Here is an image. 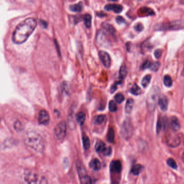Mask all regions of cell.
I'll return each instance as SVG.
<instances>
[{"mask_svg":"<svg viewBox=\"0 0 184 184\" xmlns=\"http://www.w3.org/2000/svg\"><path fill=\"white\" fill-rule=\"evenodd\" d=\"M184 28V21L182 20H177L172 22L162 23L157 24L154 26V29L156 30H176L183 29Z\"/></svg>","mask_w":184,"mask_h":184,"instance_id":"cell-5","label":"cell"},{"mask_svg":"<svg viewBox=\"0 0 184 184\" xmlns=\"http://www.w3.org/2000/svg\"><path fill=\"white\" fill-rule=\"evenodd\" d=\"M116 21L117 23H118V24H121V23H125V19L122 16H117L116 18Z\"/></svg>","mask_w":184,"mask_h":184,"instance_id":"cell-40","label":"cell"},{"mask_svg":"<svg viewBox=\"0 0 184 184\" xmlns=\"http://www.w3.org/2000/svg\"><path fill=\"white\" fill-rule=\"evenodd\" d=\"M107 141L110 143H113L115 139V131L113 127H109L107 135Z\"/></svg>","mask_w":184,"mask_h":184,"instance_id":"cell-22","label":"cell"},{"mask_svg":"<svg viewBox=\"0 0 184 184\" xmlns=\"http://www.w3.org/2000/svg\"><path fill=\"white\" fill-rule=\"evenodd\" d=\"M135 29L137 31H141L143 29V26L140 23H138L135 25Z\"/></svg>","mask_w":184,"mask_h":184,"instance_id":"cell-41","label":"cell"},{"mask_svg":"<svg viewBox=\"0 0 184 184\" xmlns=\"http://www.w3.org/2000/svg\"><path fill=\"white\" fill-rule=\"evenodd\" d=\"M54 42H55V44H56V46H57V47H58V44L57 43V42H56V40H54ZM58 52H59V53L60 54V50L59 47H58Z\"/></svg>","mask_w":184,"mask_h":184,"instance_id":"cell-45","label":"cell"},{"mask_svg":"<svg viewBox=\"0 0 184 184\" xmlns=\"http://www.w3.org/2000/svg\"><path fill=\"white\" fill-rule=\"evenodd\" d=\"M151 64V63L149 61V60H146L142 64V67H141V69L142 70H144V69H146L147 68H150Z\"/></svg>","mask_w":184,"mask_h":184,"instance_id":"cell-38","label":"cell"},{"mask_svg":"<svg viewBox=\"0 0 184 184\" xmlns=\"http://www.w3.org/2000/svg\"><path fill=\"white\" fill-rule=\"evenodd\" d=\"M162 127V120H161V119L159 118L158 119V121H157V132L158 133L160 132L161 129Z\"/></svg>","mask_w":184,"mask_h":184,"instance_id":"cell-39","label":"cell"},{"mask_svg":"<svg viewBox=\"0 0 184 184\" xmlns=\"http://www.w3.org/2000/svg\"><path fill=\"white\" fill-rule=\"evenodd\" d=\"M95 148L96 151L98 152V153L104 154L107 147L102 141H98L95 144Z\"/></svg>","mask_w":184,"mask_h":184,"instance_id":"cell-13","label":"cell"},{"mask_svg":"<svg viewBox=\"0 0 184 184\" xmlns=\"http://www.w3.org/2000/svg\"><path fill=\"white\" fill-rule=\"evenodd\" d=\"M182 159H183V162H184V153L183 154V156H182Z\"/></svg>","mask_w":184,"mask_h":184,"instance_id":"cell-46","label":"cell"},{"mask_svg":"<svg viewBox=\"0 0 184 184\" xmlns=\"http://www.w3.org/2000/svg\"><path fill=\"white\" fill-rule=\"evenodd\" d=\"M164 84L166 87H171L172 85V80L169 75H165L164 77Z\"/></svg>","mask_w":184,"mask_h":184,"instance_id":"cell-31","label":"cell"},{"mask_svg":"<svg viewBox=\"0 0 184 184\" xmlns=\"http://www.w3.org/2000/svg\"><path fill=\"white\" fill-rule=\"evenodd\" d=\"M130 92L133 95L138 96L141 94L142 91L141 88L138 87L137 84H134L132 88L130 89Z\"/></svg>","mask_w":184,"mask_h":184,"instance_id":"cell-27","label":"cell"},{"mask_svg":"<svg viewBox=\"0 0 184 184\" xmlns=\"http://www.w3.org/2000/svg\"><path fill=\"white\" fill-rule=\"evenodd\" d=\"M21 126H22V124L19 121L16 122L14 124V127L16 130H20L21 129Z\"/></svg>","mask_w":184,"mask_h":184,"instance_id":"cell-43","label":"cell"},{"mask_svg":"<svg viewBox=\"0 0 184 184\" xmlns=\"http://www.w3.org/2000/svg\"><path fill=\"white\" fill-rule=\"evenodd\" d=\"M82 8H83V6H82V3L81 2L72 4L70 7V10L73 12H80L82 10Z\"/></svg>","mask_w":184,"mask_h":184,"instance_id":"cell-26","label":"cell"},{"mask_svg":"<svg viewBox=\"0 0 184 184\" xmlns=\"http://www.w3.org/2000/svg\"><path fill=\"white\" fill-rule=\"evenodd\" d=\"M68 125H69V127L70 128V129L73 130L76 126V123H75V121L73 119V117L72 116V115H70V116H69V117H68Z\"/></svg>","mask_w":184,"mask_h":184,"instance_id":"cell-36","label":"cell"},{"mask_svg":"<svg viewBox=\"0 0 184 184\" xmlns=\"http://www.w3.org/2000/svg\"><path fill=\"white\" fill-rule=\"evenodd\" d=\"M134 127L129 119H126L123 123L121 128L120 133L122 138L125 140H129L133 135Z\"/></svg>","mask_w":184,"mask_h":184,"instance_id":"cell-6","label":"cell"},{"mask_svg":"<svg viewBox=\"0 0 184 184\" xmlns=\"http://www.w3.org/2000/svg\"><path fill=\"white\" fill-rule=\"evenodd\" d=\"M24 180L27 184H48V181L45 176L33 171L25 172Z\"/></svg>","mask_w":184,"mask_h":184,"instance_id":"cell-3","label":"cell"},{"mask_svg":"<svg viewBox=\"0 0 184 184\" xmlns=\"http://www.w3.org/2000/svg\"><path fill=\"white\" fill-rule=\"evenodd\" d=\"M121 83V81L118 82V83H116L115 84H113L112 86H111V93H113L116 91V90L117 89V85Z\"/></svg>","mask_w":184,"mask_h":184,"instance_id":"cell-44","label":"cell"},{"mask_svg":"<svg viewBox=\"0 0 184 184\" xmlns=\"http://www.w3.org/2000/svg\"><path fill=\"white\" fill-rule=\"evenodd\" d=\"M0 122H1V119H0Z\"/></svg>","mask_w":184,"mask_h":184,"instance_id":"cell-48","label":"cell"},{"mask_svg":"<svg viewBox=\"0 0 184 184\" xmlns=\"http://www.w3.org/2000/svg\"><path fill=\"white\" fill-rule=\"evenodd\" d=\"M105 119H106V116L105 115L103 114L98 115L97 116L95 117L94 118V123L96 124H101L105 121Z\"/></svg>","mask_w":184,"mask_h":184,"instance_id":"cell-30","label":"cell"},{"mask_svg":"<svg viewBox=\"0 0 184 184\" xmlns=\"http://www.w3.org/2000/svg\"><path fill=\"white\" fill-rule=\"evenodd\" d=\"M183 76H184V69H183Z\"/></svg>","mask_w":184,"mask_h":184,"instance_id":"cell-47","label":"cell"},{"mask_svg":"<svg viewBox=\"0 0 184 184\" xmlns=\"http://www.w3.org/2000/svg\"><path fill=\"white\" fill-rule=\"evenodd\" d=\"M84 23L87 28H89L92 25V16L88 14H85L84 16Z\"/></svg>","mask_w":184,"mask_h":184,"instance_id":"cell-24","label":"cell"},{"mask_svg":"<svg viewBox=\"0 0 184 184\" xmlns=\"http://www.w3.org/2000/svg\"><path fill=\"white\" fill-rule=\"evenodd\" d=\"M82 143L85 150H88L90 147V140L88 136L84 135L82 137Z\"/></svg>","mask_w":184,"mask_h":184,"instance_id":"cell-29","label":"cell"},{"mask_svg":"<svg viewBox=\"0 0 184 184\" xmlns=\"http://www.w3.org/2000/svg\"><path fill=\"white\" fill-rule=\"evenodd\" d=\"M89 166L94 170L99 171L101 169V162L99 160L95 158L92 160V161L90 162Z\"/></svg>","mask_w":184,"mask_h":184,"instance_id":"cell-18","label":"cell"},{"mask_svg":"<svg viewBox=\"0 0 184 184\" xmlns=\"http://www.w3.org/2000/svg\"><path fill=\"white\" fill-rule=\"evenodd\" d=\"M167 164H168L171 168H173L176 170L177 168V162H176V161L172 159V158H169L167 160Z\"/></svg>","mask_w":184,"mask_h":184,"instance_id":"cell-32","label":"cell"},{"mask_svg":"<svg viewBox=\"0 0 184 184\" xmlns=\"http://www.w3.org/2000/svg\"><path fill=\"white\" fill-rule=\"evenodd\" d=\"M37 26V22L33 18H27L19 25L14 31L12 39L15 43H23L29 37Z\"/></svg>","mask_w":184,"mask_h":184,"instance_id":"cell-1","label":"cell"},{"mask_svg":"<svg viewBox=\"0 0 184 184\" xmlns=\"http://www.w3.org/2000/svg\"><path fill=\"white\" fill-rule=\"evenodd\" d=\"M99 56L105 67L109 68L111 67V58L107 52L103 50L100 51L99 52Z\"/></svg>","mask_w":184,"mask_h":184,"instance_id":"cell-9","label":"cell"},{"mask_svg":"<svg viewBox=\"0 0 184 184\" xmlns=\"http://www.w3.org/2000/svg\"><path fill=\"white\" fill-rule=\"evenodd\" d=\"M158 103L160 106V108L162 111H165L167 110L168 106V99L166 96H163L160 98Z\"/></svg>","mask_w":184,"mask_h":184,"instance_id":"cell-16","label":"cell"},{"mask_svg":"<svg viewBox=\"0 0 184 184\" xmlns=\"http://www.w3.org/2000/svg\"><path fill=\"white\" fill-rule=\"evenodd\" d=\"M141 13L144 14V15H150L152 14L153 11L150 9L143 8H141Z\"/></svg>","mask_w":184,"mask_h":184,"instance_id":"cell-37","label":"cell"},{"mask_svg":"<svg viewBox=\"0 0 184 184\" xmlns=\"http://www.w3.org/2000/svg\"><path fill=\"white\" fill-rule=\"evenodd\" d=\"M151 79V76L150 75H148L144 76L143 79H142V83H141L142 86L144 88H146L148 87V85H149Z\"/></svg>","mask_w":184,"mask_h":184,"instance_id":"cell-28","label":"cell"},{"mask_svg":"<svg viewBox=\"0 0 184 184\" xmlns=\"http://www.w3.org/2000/svg\"><path fill=\"white\" fill-rule=\"evenodd\" d=\"M127 76V68L125 64H123L119 69V79L120 81H123Z\"/></svg>","mask_w":184,"mask_h":184,"instance_id":"cell-23","label":"cell"},{"mask_svg":"<svg viewBox=\"0 0 184 184\" xmlns=\"http://www.w3.org/2000/svg\"><path fill=\"white\" fill-rule=\"evenodd\" d=\"M122 164L119 160H114L111 164V171L113 173H120L122 171Z\"/></svg>","mask_w":184,"mask_h":184,"instance_id":"cell-11","label":"cell"},{"mask_svg":"<svg viewBox=\"0 0 184 184\" xmlns=\"http://www.w3.org/2000/svg\"><path fill=\"white\" fill-rule=\"evenodd\" d=\"M67 125L65 120L60 122L54 127V135L58 141H62L66 135Z\"/></svg>","mask_w":184,"mask_h":184,"instance_id":"cell-7","label":"cell"},{"mask_svg":"<svg viewBox=\"0 0 184 184\" xmlns=\"http://www.w3.org/2000/svg\"><path fill=\"white\" fill-rule=\"evenodd\" d=\"M38 120L40 124L47 125L50 122V116L47 111L45 110H42L39 112Z\"/></svg>","mask_w":184,"mask_h":184,"instance_id":"cell-10","label":"cell"},{"mask_svg":"<svg viewBox=\"0 0 184 184\" xmlns=\"http://www.w3.org/2000/svg\"><path fill=\"white\" fill-rule=\"evenodd\" d=\"M81 184H94V182L91 177L86 174L79 177Z\"/></svg>","mask_w":184,"mask_h":184,"instance_id":"cell-19","label":"cell"},{"mask_svg":"<svg viewBox=\"0 0 184 184\" xmlns=\"http://www.w3.org/2000/svg\"><path fill=\"white\" fill-rule=\"evenodd\" d=\"M122 6L117 4H107L105 7V9L107 11L113 10L115 13H119L122 11Z\"/></svg>","mask_w":184,"mask_h":184,"instance_id":"cell-12","label":"cell"},{"mask_svg":"<svg viewBox=\"0 0 184 184\" xmlns=\"http://www.w3.org/2000/svg\"><path fill=\"white\" fill-rule=\"evenodd\" d=\"M24 141L30 149L41 153L44 149V142L41 135L36 132L31 131L25 135Z\"/></svg>","mask_w":184,"mask_h":184,"instance_id":"cell-2","label":"cell"},{"mask_svg":"<svg viewBox=\"0 0 184 184\" xmlns=\"http://www.w3.org/2000/svg\"><path fill=\"white\" fill-rule=\"evenodd\" d=\"M86 119V114L84 112H79L76 115V120L80 125L84 124Z\"/></svg>","mask_w":184,"mask_h":184,"instance_id":"cell-21","label":"cell"},{"mask_svg":"<svg viewBox=\"0 0 184 184\" xmlns=\"http://www.w3.org/2000/svg\"><path fill=\"white\" fill-rule=\"evenodd\" d=\"M114 98H115V101L117 103H119V104H121L125 100L124 96L122 95V93H117L116 95L115 96Z\"/></svg>","mask_w":184,"mask_h":184,"instance_id":"cell-33","label":"cell"},{"mask_svg":"<svg viewBox=\"0 0 184 184\" xmlns=\"http://www.w3.org/2000/svg\"><path fill=\"white\" fill-rule=\"evenodd\" d=\"M160 65V62H155L151 64V65L149 68L152 71H157L159 69Z\"/></svg>","mask_w":184,"mask_h":184,"instance_id":"cell-34","label":"cell"},{"mask_svg":"<svg viewBox=\"0 0 184 184\" xmlns=\"http://www.w3.org/2000/svg\"><path fill=\"white\" fill-rule=\"evenodd\" d=\"M171 128L174 132H177L180 130V125L178 118L176 117H172L171 119Z\"/></svg>","mask_w":184,"mask_h":184,"instance_id":"cell-14","label":"cell"},{"mask_svg":"<svg viewBox=\"0 0 184 184\" xmlns=\"http://www.w3.org/2000/svg\"><path fill=\"white\" fill-rule=\"evenodd\" d=\"M109 109L110 111H111L112 112H114L115 111H117V106L116 104L114 102V101L111 100L109 102Z\"/></svg>","mask_w":184,"mask_h":184,"instance_id":"cell-35","label":"cell"},{"mask_svg":"<svg viewBox=\"0 0 184 184\" xmlns=\"http://www.w3.org/2000/svg\"><path fill=\"white\" fill-rule=\"evenodd\" d=\"M76 167L77 172L78 173L79 177H81V176L87 174L86 168L84 166V165H83V164L81 162L79 161V160L76 161Z\"/></svg>","mask_w":184,"mask_h":184,"instance_id":"cell-15","label":"cell"},{"mask_svg":"<svg viewBox=\"0 0 184 184\" xmlns=\"http://www.w3.org/2000/svg\"><path fill=\"white\" fill-rule=\"evenodd\" d=\"M160 88L157 87H153L149 92L146 100L147 107L149 111H153L156 108L160 99Z\"/></svg>","mask_w":184,"mask_h":184,"instance_id":"cell-4","label":"cell"},{"mask_svg":"<svg viewBox=\"0 0 184 184\" xmlns=\"http://www.w3.org/2000/svg\"><path fill=\"white\" fill-rule=\"evenodd\" d=\"M102 27L103 28L104 30H106L107 32H108L111 35L114 36L115 35L116 30L111 25L109 24L108 23L104 22L102 24Z\"/></svg>","mask_w":184,"mask_h":184,"instance_id":"cell-17","label":"cell"},{"mask_svg":"<svg viewBox=\"0 0 184 184\" xmlns=\"http://www.w3.org/2000/svg\"><path fill=\"white\" fill-rule=\"evenodd\" d=\"M143 168V166L140 164H136L133 166L131 168V172L135 176H137L139 173H141V171Z\"/></svg>","mask_w":184,"mask_h":184,"instance_id":"cell-25","label":"cell"},{"mask_svg":"<svg viewBox=\"0 0 184 184\" xmlns=\"http://www.w3.org/2000/svg\"><path fill=\"white\" fill-rule=\"evenodd\" d=\"M154 56L156 58H160L162 55V50L160 49H157L155 50L154 53Z\"/></svg>","mask_w":184,"mask_h":184,"instance_id":"cell-42","label":"cell"},{"mask_svg":"<svg viewBox=\"0 0 184 184\" xmlns=\"http://www.w3.org/2000/svg\"><path fill=\"white\" fill-rule=\"evenodd\" d=\"M166 143L171 147H177L180 145L181 141L178 135L174 133H169L166 136Z\"/></svg>","mask_w":184,"mask_h":184,"instance_id":"cell-8","label":"cell"},{"mask_svg":"<svg viewBox=\"0 0 184 184\" xmlns=\"http://www.w3.org/2000/svg\"><path fill=\"white\" fill-rule=\"evenodd\" d=\"M134 105V101L133 99L129 98L128 99L125 106V111L127 114H130L133 110V106Z\"/></svg>","mask_w":184,"mask_h":184,"instance_id":"cell-20","label":"cell"}]
</instances>
